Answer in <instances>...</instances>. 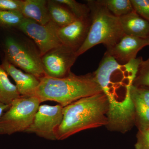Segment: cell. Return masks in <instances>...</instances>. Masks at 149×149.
Returning <instances> with one entry per match:
<instances>
[{
  "mask_svg": "<svg viewBox=\"0 0 149 149\" xmlns=\"http://www.w3.org/2000/svg\"><path fill=\"white\" fill-rule=\"evenodd\" d=\"M97 1L116 17H121L134 11L130 0Z\"/></svg>",
  "mask_w": 149,
  "mask_h": 149,
  "instance_id": "ac0fdd59",
  "label": "cell"
},
{
  "mask_svg": "<svg viewBox=\"0 0 149 149\" xmlns=\"http://www.w3.org/2000/svg\"><path fill=\"white\" fill-rule=\"evenodd\" d=\"M78 57L76 52L61 45L54 48L41 57L46 76L60 78L66 77Z\"/></svg>",
  "mask_w": 149,
  "mask_h": 149,
  "instance_id": "9c48e42d",
  "label": "cell"
},
{
  "mask_svg": "<svg viewBox=\"0 0 149 149\" xmlns=\"http://www.w3.org/2000/svg\"><path fill=\"white\" fill-rule=\"evenodd\" d=\"M1 65L8 74L14 80L20 95L24 97L35 96L40 84V79L32 74L22 72L4 58H3Z\"/></svg>",
  "mask_w": 149,
  "mask_h": 149,
  "instance_id": "7c38bea8",
  "label": "cell"
},
{
  "mask_svg": "<svg viewBox=\"0 0 149 149\" xmlns=\"http://www.w3.org/2000/svg\"><path fill=\"white\" fill-rule=\"evenodd\" d=\"M148 42H149V45H148V46H149V36L148 37Z\"/></svg>",
  "mask_w": 149,
  "mask_h": 149,
  "instance_id": "4316f807",
  "label": "cell"
},
{
  "mask_svg": "<svg viewBox=\"0 0 149 149\" xmlns=\"http://www.w3.org/2000/svg\"><path fill=\"white\" fill-rule=\"evenodd\" d=\"M22 0H0V10L20 11Z\"/></svg>",
  "mask_w": 149,
  "mask_h": 149,
  "instance_id": "cb8c5ba5",
  "label": "cell"
},
{
  "mask_svg": "<svg viewBox=\"0 0 149 149\" xmlns=\"http://www.w3.org/2000/svg\"><path fill=\"white\" fill-rule=\"evenodd\" d=\"M66 6L77 18L90 16V9L88 5L82 4L74 0H56Z\"/></svg>",
  "mask_w": 149,
  "mask_h": 149,
  "instance_id": "ffe728a7",
  "label": "cell"
},
{
  "mask_svg": "<svg viewBox=\"0 0 149 149\" xmlns=\"http://www.w3.org/2000/svg\"><path fill=\"white\" fill-rule=\"evenodd\" d=\"M25 18L19 11L0 10V26L17 28Z\"/></svg>",
  "mask_w": 149,
  "mask_h": 149,
  "instance_id": "d6986e66",
  "label": "cell"
},
{
  "mask_svg": "<svg viewBox=\"0 0 149 149\" xmlns=\"http://www.w3.org/2000/svg\"><path fill=\"white\" fill-rule=\"evenodd\" d=\"M131 98L135 113V123L139 128H149V106L131 90Z\"/></svg>",
  "mask_w": 149,
  "mask_h": 149,
  "instance_id": "e0dca14e",
  "label": "cell"
},
{
  "mask_svg": "<svg viewBox=\"0 0 149 149\" xmlns=\"http://www.w3.org/2000/svg\"><path fill=\"white\" fill-rule=\"evenodd\" d=\"M57 27L52 21L47 24H42L24 18L16 28L24 32L34 41L42 56L52 49L62 45L57 35Z\"/></svg>",
  "mask_w": 149,
  "mask_h": 149,
  "instance_id": "ba28073f",
  "label": "cell"
},
{
  "mask_svg": "<svg viewBox=\"0 0 149 149\" xmlns=\"http://www.w3.org/2000/svg\"><path fill=\"white\" fill-rule=\"evenodd\" d=\"M41 104L36 96H20L0 117V135L25 132L32 123Z\"/></svg>",
  "mask_w": 149,
  "mask_h": 149,
  "instance_id": "8992f818",
  "label": "cell"
},
{
  "mask_svg": "<svg viewBox=\"0 0 149 149\" xmlns=\"http://www.w3.org/2000/svg\"><path fill=\"white\" fill-rule=\"evenodd\" d=\"M134 10L149 22V0H130Z\"/></svg>",
  "mask_w": 149,
  "mask_h": 149,
  "instance_id": "7402d4cb",
  "label": "cell"
},
{
  "mask_svg": "<svg viewBox=\"0 0 149 149\" xmlns=\"http://www.w3.org/2000/svg\"><path fill=\"white\" fill-rule=\"evenodd\" d=\"M133 85L149 88V57L146 60H142L139 65Z\"/></svg>",
  "mask_w": 149,
  "mask_h": 149,
  "instance_id": "44dd1931",
  "label": "cell"
},
{
  "mask_svg": "<svg viewBox=\"0 0 149 149\" xmlns=\"http://www.w3.org/2000/svg\"><path fill=\"white\" fill-rule=\"evenodd\" d=\"M39 79L35 96L41 103L50 101L65 107L80 99L102 92L93 72L77 75L71 72L63 78L46 75Z\"/></svg>",
  "mask_w": 149,
  "mask_h": 149,
  "instance_id": "3957f363",
  "label": "cell"
},
{
  "mask_svg": "<svg viewBox=\"0 0 149 149\" xmlns=\"http://www.w3.org/2000/svg\"><path fill=\"white\" fill-rule=\"evenodd\" d=\"M10 105L5 104L0 102V117L2 116L5 112L8 109Z\"/></svg>",
  "mask_w": 149,
  "mask_h": 149,
  "instance_id": "484cf974",
  "label": "cell"
},
{
  "mask_svg": "<svg viewBox=\"0 0 149 149\" xmlns=\"http://www.w3.org/2000/svg\"><path fill=\"white\" fill-rule=\"evenodd\" d=\"M63 107L60 104L40 105L25 132L49 140H56V132L62 120Z\"/></svg>",
  "mask_w": 149,
  "mask_h": 149,
  "instance_id": "52a82bcc",
  "label": "cell"
},
{
  "mask_svg": "<svg viewBox=\"0 0 149 149\" xmlns=\"http://www.w3.org/2000/svg\"><path fill=\"white\" fill-rule=\"evenodd\" d=\"M2 27L4 30L0 33V47L4 58L38 79L46 76L40 51L34 41L17 28Z\"/></svg>",
  "mask_w": 149,
  "mask_h": 149,
  "instance_id": "277c9868",
  "label": "cell"
},
{
  "mask_svg": "<svg viewBox=\"0 0 149 149\" xmlns=\"http://www.w3.org/2000/svg\"><path fill=\"white\" fill-rule=\"evenodd\" d=\"M87 1L90 9L91 27L85 42L76 52L78 57L99 44H103L107 49L112 47L125 35L119 17L97 0Z\"/></svg>",
  "mask_w": 149,
  "mask_h": 149,
  "instance_id": "5b68a950",
  "label": "cell"
},
{
  "mask_svg": "<svg viewBox=\"0 0 149 149\" xmlns=\"http://www.w3.org/2000/svg\"><path fill=\"white\" fill-rule=\"evenodd\" d=\"M48 8L51 21L58 27L66 26L77 19L66 6L56 0H48Z\"/></svg>",
  "mask_w": 149,
  "mask_h": 149,
  "instance_id": "9a60e30c",
  "label": "cell"
},
{
  "mask_svg": "<svg viewBox=\"0 0 149 149\" xmlns=\"http://www.w3.org/2000/svg\"><path fill=\"white\" fill-rule=\"evenodd\" d=\"M139 129L135 149H149V128Z\"/></svg>",
  "mask_w": 149,
  "mask_h": 149,
  "instance_id": "603a6c76",
  "label": "cell"
},
{
  "mask_svg": "<svg viewBox=\"0 0 149 149\" xmlns=\"http://www.w3.org/2000/svg\"><path fill=\"white\" fill-rule=\"evenodd\" d=\"M148 38L124 35L114 45L107 48L106 53L112 57L120 64H125L136 58L139 52L148 46Z\"/></svg>",
  "mask_w": 149,
  "mask_h": 149,
  "instance_id": "8fae6325",
  "label": "cell"
},
{
  "mask_svg": "<svg viewBox=\"0 0 149 149\" xmlns=\"http://www.w3.org/2000/svg\"><path fill=\"white\" fill-rule=\"evenodd\" d=\"M125 35L147 39L149 36V22L135 11L119 17Z\"/></svg>",
  "mask_w": 149,
  "mask_h": 149,
  "instance_id": "4fadbf2b",
  "label": "cell"
},
{
  "mask_svg": "<svg viewBox=\"0 0 149 149\" xmlns=\"http://www.w3.org/2000/svg\"><path fill=\"white\" fill-rule=\"evenodd\" d=\"M90 17L77 18L63 27H57V35L62 45L77 52L85 42L91 27Z\"/></svg>",
  "mask_w": 149,
  "mask_h": 149,
  "instance_id": "30bf717a",
  "label": "cell"
},
{
  "mask_svg": "<svg viewBox=\"0 0 149 149\" xmlns=\"http://www.w3.org/2000/svg\"><path fill=\"white\" fill-rule=\"evenodd\" d=\"M131 89L145 104L149 106V88L136 87L133 85Z\"/></svg>",
  "mask_w": 149,
  "mask_h": 149,
  "instance_id": "d4e9b609",
  "label": "cell"
},
{
  "mask_svg": "<svg viewBox=\"0 0 149 149\" xmlns=\"http://www.w3.org/2000/svg\"><path fill=\"white\" fill-rule=\"evenodd\" d=\"M8 75L1 65H0V102L10 105L21 95L16 85L10 82Z\"/></svg>",
  "mask_w": 149,
  "mask_h": 149,
  "instance_id": "2e32d148",
  "label": "cell"
},
{
  "mask_svg": "<svg viewBox=\"0 0 149 149\" xmlns=\"http://www.w3.org/2000/svg\"><path fill=\"white\" fill-rule=\"evenodd\" d=\"M142 60L139 58L120 64L105 52L97 69L93 72L108 101L107 125L110 129L124 133L135 123V108L130 91Z\"/></svg>",
  "mask_w": 149,
  "mask_h": 149,
  "instance_id": "6da1fadb",
  "label": "cell"
},
{
  "mask_svg": "<svg viewBox=\"0 0 149 149\" xmlns=\"http://www.w3.org/2000/svg\"><path fill=\"white\" fill-rule=\"evenodd\" d=\"M109 104L103 92L83 98L63 107V117L56 132V140H63L82 130L108 123Z\"/></svg>",
  "mask_w": 149,
  "mask_h": 149,
  "instance_id": "7a4b0ae2",
  "label": "cell"
},
{
  "mask_svg": "<svg viewBox=\"0 0 149 149\" xmlns=\"http://www.w3.org/2000/svg\"><path fill=\"white\" fill-rule=\"evenodd\" d=\"M20 12L25 18L42 24L51 21L47 0H22Z\"/></svg>",
  "mask_w": 149,
  "mask_h": 149,
  "instance_id": "5bb4252c",
  "label": "cell"
}]
</instances>
